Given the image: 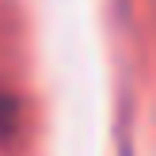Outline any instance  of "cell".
I'll return each instance as SVG.
<instances>
[{
	"instance_id": "6da1fadb",
	"label": "cell",
	"mask_w": 156,
	"mask_h": 156,
	"mask_svg": "<svg viewBox=\"0 0 156 156\" xmlns=\"http://www.w3.org/2000/svg\"><path fill=\"white\" fill-rule=\"evenodd\" d=\"M15 118H19V103L8 91H0V137H8L15 129Z\"/></svg>"
}]
</instances>
